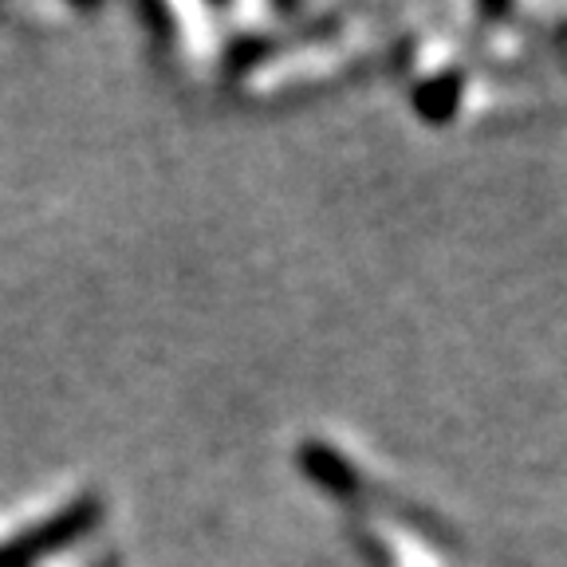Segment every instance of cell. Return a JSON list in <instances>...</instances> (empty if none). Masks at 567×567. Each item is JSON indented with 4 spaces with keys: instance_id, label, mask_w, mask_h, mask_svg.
<instances>
[{
    "instance_id": "obj_4",
    "label": "cell",
    "mask_w": 567,
    "mask_h": 567,
    "mask_svg": "<svg viewBox=\"0 0 567 567\" xmlns=\"http://www.w3.org/2000/svg\"><path fill=\"white\" fill-rule=\"evenodd\" d=\"M99 567H118V564H115V559H111V556H106V559H103V564H99Z\"/></svg>"
},
{
    "instance_id": "obj_1",
    "label": "cell",
    "mask_w": 567,
    "mask_h": 567,
    "mask_svg": "<svg viewBox=\"0 0 567 567\" xmlns=\"http://www.w3.org/2000/svg\"><path fill=\"white\" fill-rule=\"evenodd\" d=\"M99 501H75L71 508H63V513L48 516L44 524H35V528L20 532L17 540H9L4 548H0V567H32L35 559L44 556H55V551H63L68 544H75L83 536V532L91 528V524L99 520Z\"/></svg>"
},
{
    "instance_id": "obj_3",
    "label": "cell",
    "mask_w": 567,
    "mask_h": 567,
    "mask_svg": "<svg viewBox=\"0 0 567 567\" xmlns=\"http://www.w3.org/2000/svg\"><path fill=\"white\" fill-rule=\"evenodd\" d=\"M457 95H461V80L457 75H437V80H430L425 87H417V111H422L425 118H450L453 106H457Z\"/></svg>"
},
{
    "instance_id": "obj_2",
    "label": "cell",
    "mask_w": 567,
    "mask_h": 567,
    "mask_svg": "<svg viewBox=\"0 0 567 567\" xmlns=\"http://www.w3.org/2000/svg\"><path fill=\"white\" fill-rule=\"evenodd\" d=\"M300 465H303V473H308L319 488H328V493H336V496L359 493V470H354L339 450H331V445L308 442L300 450Z\"/></svg>"
}]
</instances>
